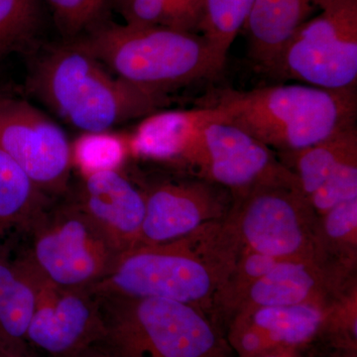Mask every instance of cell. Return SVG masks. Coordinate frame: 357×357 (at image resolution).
Listing matches in <instances>:
<instances>
[{
  "mask_svg": "<svg viewBox=\"0 0 357 357\" xmlns=\"http://www.w3.org/2000/svg\"><path fill=\"white\" fill-rule=\"evenodd\" d=\"M98 356H100V347L98 344H95L73 357H98Z\"/></svg>",
  "mask_w": 357,
  "mask_h": 357,
  "instance_id": "cell-28",
  "label": "cell"
},
{
  "mask_svg": "<svg viewBox=\"0 0 357 357\" xmlns=\"http://www.w3.org/2000/svg\"><path fill=\"white\" fill-rule=\"evenodd\" d=\"M256 357H301L298 349H278V351L267 352Z\"/></svg>",
  "mask_w": 357,
  "mask_h": 357,
  "instance_id": "cell-27",
  "label": "cell"
},
{
  "mask_svg": "<svg viewBox=\"0 0 357 357\" xmlns=\"http://www.w3.org/2000/svg\"><path fill=\"white\" fill-rule=\"evenodd\" d=\"M27 89L82 133L109 131L172 103L169 93L119 79L100 61L64 40L46 47L36 58Z\"/></svg>",
  "mask_w": 357,
  "mask_h": 357,
  "instance_id": "cell-2",
  "label": "cell"
},
{
  "mask_svg": "<svg viewBox=\"0 0 357 357\" xmlns=\"http://www.w3.org/2000/svg\"><path fill=\"white\" fill-rule=\"evenodd\" d=\"M0 357H28L26 354H13V352H7L0 351Z\"/></svg>",
  "mask_w": 357,
  "mask_h": 357,
  "instance_id": "cell-30",
  "label": "cell"
},
{
  "mask_svg": "<svg viewBox=\"0 0 357 357\" xmlns=\"http://www.w3.org/2000/svg\"><path fill=\"white\" fill-rule=\"evenodd\" d=\"M225 220L206 223L171 243L124 251L89 291L176 301L215 321L223 288L243 248Z\"/></svg>",
  "mask_w": 357,
  "mask_h": 357,
  "instance_id": "cell-1",
  "label": "cell"
},
{
  "mask_svg": "<svg viewBox=\"0 0 357 357\" xmlns=\"http://www.w3.org/2000/svg\"><path fill=\"white\" fill-rule=\"evenodd\" d=\"M281 260L249 248H241L236 266L227 279L220 296L218 316L229 321L249 289L270 270L273 269Z\"/></svg>",
  "mask_w": 357,
  "mask_h": 357,
  "instance_id": "cell-26",
  "label": "cell"
},
{
  "mask_svg": "<svg viewBox=\"0 0 357 357\" xmlns=\"http://www.w3.org/2000/svg\"><path fill=\"white\" fill-rule=\"evenodd\" d=\"M119 255L139 243L145 217L142 190L121 170L86 174L68 192Z\"/></svg>",
  "mask_w": 357,
  "mask_h": 357,
  "instance_id": "cell-14",
  "label": "cell"
},
{
  "mask_svg": "<svg viewBox=\"0 0 357 357\" xmlns=\"http://www.w3.org/2000/svg\"><path fill=\"white\" fill-rule=\"evenodd\" d=\"M356 354L357 351H354V349L335 347V352L331 354L330 357H357Z\"/></svg>",
  "mask_w": 357,
  "mask_h": 357,
  "instance_id": "cell-29",
  "label": "cell"
},
{
  "mask_svg": "<svg viewBox=\"0 0 357 357\" xmlns=\"http://www.w3.org/2000/svg\"><path fill=\"white\" fill-rule=\"evenodd\" d=\"M69 41L119 79L162 93L213 79L225 68L201 33L172 28L109 20Z\"/></svg>",
  "mask_w": 357,
  "mask_h": 357,
  "instance_id": "cell-4",
  "label": "cell"
},
{
  "mask_svg": "<svg viewBox=\"0 0 357 357\" xmlns=\"http://www.w3.org/2000/svg\"><path fill=\"white\" fill-rule=\"evenodd\" d=\"M319 4V0H255L243 29L249 57L258 70L273 76L286 45Z\"/></svg>",
  "mask_w": 357,
  "mask_h": 357,
  "instance_id": "cell-16",
  "label": "cell"
},
{
  "mask_svg": "<svg viewBox=\"0 0 357 357\" xmlns=\"http://www.w3.org/2000/svg\"><path fill=\"white\" fill-rule=\"evenodd\" d=\"M98 357H109V356L107 354V352L103 351L102 347H100V356H98Z\"/></svg>",
  "mask_w": 357,
  "mask_h": 357,
  "instance_id": "cell-31",
  "label": "cell"
},
{
  "mask_svg": "<svg viewBox=\"0 0 357 357\" xmlns=\"http://www.w3.org/2000/svg\"><path fill=\"white\" fill-rule=\"evenodd\" d=\"M225 220L243 248L282 260H319V215L298 185H262L236 197Z\"/></svg>",
  "mask_w": 357,
  "mask_h": 357,
  "instance_id": "cell-8",
  "label": "cell"
},
{
  "mask_svg": "<svg viewBox=\"0 0 357 357\" xmlns=\"http://www.w3.org/2000/svg\"><path fill=\"white\" fill-rule=\"evenodd\" d=\"M0 149L49 198H62L70 191V141L55 121L31 103L0 95Z\"/></svg>",
  "mask_w": 357,
  "mask_h": 357,
  "instance_id": "cell-10",
  "label": "cell"
},
{
  "mask_svg": "<svg viewBox=\"0 0 357 357\" xmlns=\"http://www.w3.org/2000/svg\"><path fill=\"white\" fill-rule=\"evenodd\" d=\"M253 2L255 0H204L199 33L223 64L227 62L230 47L243 29Z\"/></svg>",
  "mask_w": 357,
  "mask_h": 357,
  "instance_id": "cell-23",
  "label": "cell"
},
{
  "mask_svg": "<svg viewBox=\"0 0 357 357\" xmlns=\"http://www.w3.org/2000/svg\"><path fill=\"white\" fill-rule=\"evenodd\" d=\"M20 241L17 255L66 289L89 290L107 274L119 255L69 194L52 199Z\"/></svg>",
  "mask_w": 357,
  "mask_h": 357,
  "instance_id": "cell-6",
  "label": "cell"
},
{
  "mask_svg": "<svg viewBox=\"0 0 357 357\" xmlns=\"http://www.w3.org/2000/svg\"><path fill=\"white\" fill-rule=\"evenodd\" d=\"M330 307L305 304L241 310L229 321L227 342L234 357L300 349L321 335Z\"/></svg>",
  "mask_w": 357,
  "mask_h": 357,
  "instance_id": "cell-13",
  "label": "cell"
},
{
  "mask_svg": "<svg viewBox=\"0 0 357 357\" xmlns=\"http://www.w3.org/2000/svg\"><path fill=\"white\" fill-rule=\"evenodd\" d=\"M204 109L206 115L188 135L176 165L191 168L199 178L222 185L234 198L262 185L299 187L274 150L243 129L215 121L211 110Z\"/></svg>",
  "mask_w": 357,
  "mask_h": 357,
  "instance_id": "cell-7",
  "label": "cell"
},
{
  "mask_svg": "<svg viewBox=\"0 0 357 357\" xmlns=\"http://www.w3.org/2000/svg\"><path fill=\"white\" fill-rule=\"evenodd\" d=\"M73 166L82 175L103 170H121L128 151V139L119 134L83 132L70 144Z\"/></svg>",
  "mask_w": 357,
  "mask_h": 357,
  "instance_id": "cell-24",
  "label": "cell"
},
{
  "mask_svg": "<svg viewBox=\"0 0 357 357\" xmlns=\"http://www.w3.org/2000/svg\"><path fill=\"white\" fill-rule=\"evenodd\" d=\"M52 199L0 149V252L17 243Z\"/></svg>",
  "mask_w": 357,
  "mask_h": 357,
  "instance_id": "cell-18",
  "label": "cell"
},
{
  "mask_svg": "<svg viewBox=\"0 0 357 357\" xmlns=\"http://www.w3.org/2000/svg\"><path fill=\"white\" fill-rule=\"evenodd\" d=\"M124 23L199 33L204 0H114Z\"/></svg>",
  "mask_w": 357,
  "mask_h": 357,
  "instance_id": "cell-22",
  "label": "cell"
},
{
  "mask_svg": "<svg viewBox=\"0 0 357 357\" xmlns=\"http://www.w3.org/2000/svg\"><path fill=\"white\" fill-rule=\"evenodd\" d=\"M50 14L44 0H0V63L38 46Z\"/></svg>",
  "mask_w": 357,
  "mask_h": 357,
  "instance_id": "cell-21",
  "label": "cell"
},
{
  "mask_svg": "<svg viewBox=\"0 0 357 357\" xmlns=\"http://www.w3.org/2000/svg\"><path fill=\"white\" fill-rule=\"evenodd\" d=\"M9 262L36 296L27 342L52 356L73 357L100 340L102 321L95 294L56 285L22 255Z\"/></svg>",
  "mask_w": 357,
  "mask_h": 357,
  "instance_id": "cell-11",
  "label": "cell"
},
{
  "mask_svg": "<svg viewBox=\"0 0 357 357\" xmlns=\"http://www.w3.org/2000/svg\"><path fill=\"white\" fill-rule=\"evenodd\" d=\"M356 285V277L347 276L321 260H281L253 284L236 312L259 307L331 306L333 301Z\"/></svg>",
  "mask_w": 357,
  "mask_h": 357,
  "instance_id": "cell-15",
  "label": "cell"
},
{
  "mask_svg": "<svg viewBox=\"0 0 357 357\" xmlns=\"http://www.w3.org/2000/svg\"><path fill=\"white\" fill-rule=\"evenodd\" d=\"M96 297L98 344L109 357H234L227 335L196 307L157 298Z\"/></svg>",
  "mask_w": 357,
  "mask_h": 357,
  "instance_id": "cell-5",
  "label": "cell"
},
{
  "mask_svg": "<svg viewBox=\"0 0 357 357\" xmlns=\"http://www.w3.org/2000/svg\"><path fill=\"white\" fill-rule=\"evenodd\" d=\"M61 38L69 41L110 20L114 0H44Z\"/></svg>",
  "mask_w": 357,
  "mask_h": 357,
  "instance_id": "cell-25",
  "label": "cell"
},
{
  "mask_svg": "<svg viewBox=\"0 0 357 357\" xmlns=\"http://www.w3.org/2000/svg\"><path fill=\"white\" fill-rule=\"evenodd\" d=\"M203 107L211 110L215 121L236 126L283 153L299 151L356 126V88L297 84L225 89L211 96Z\"/></svg>",
  "mask_w": 357,
  "mask_h": 357,
  "instance_id": "cell-3",
  "label": "cell"
},
{
  "mask_svg": "<svg viewBox=\"0 0 357 357\" xmlns=\"http://www.w3.org/2000/svg\"><path fill=\"white\" fill-rule=\"evenodd\" d=\"M318 11L286 45L273 76L317 88L356 89L357 0H319Z\"/></svg>",
  "mask_w": 357,
  "mask_h": 357,
  "instance_id": "cell-9",
  "label": "cell"
},
{
  "mask_svg": "<svg viewBox=\"0 0 357 357\" xmlns=\"http://www.w3.org/2000/svg\"><path fill=\"white\" fill-rule=\"evenodd\" d=\"M280 160L297 178L307 199L340 184L357 172V128L352 126L299 151L283 152Z\"/></svg>",
  "mask_w": 357,
  "mask_h": 357,
  "instance_id": "cell-17",
  "label": "cell"
},
{
  "mask_svg": "<svg viewBox=\"0 0 357 357\" xmlns=\"http://www.w3.org/2000/svg\"><path fill=\"white\" fill-rule=\"evenodd\" d=\"M145 217L137 246L182 238L206 223L223 220L231 208V192L197 178L164 181L142 190Z\"/></svg>",
  "mask_w": 357,
  "mask_h": 357,
  "instance_id": "cell-12",
  "label": "cell"
},
{
  "mask_svg": "<svg viewBox=\"0 0 357 357\" xmlns=\"http://www.w3.org/2000/svg\"><path fill=\"white\" fill-rule=\"evenodd\" d=\"M319 259L356 276L357 264V198L337 204L319 217Z\"/></svg>",
  "mask_w": 357,
  "mask_h": 357,
  "instance_id": "cell-20",
  "label": "cell"
},
{
  "mask_svg": "<svg viewBox=\"0 0 357 357\" xmlns=\"http://www.w3.org/2000/svg\"><path fill=\"white\" fill-rule=\"evenodd\" d=\"M35 307L36 296L29 282L10 262L0 260V351L26 354Z\"/></svg>",
  "mask_w": 357,
  "mask_h": 357,
  "instance_id": "cell-19",
  "label": "cell"
}]
</instances>
